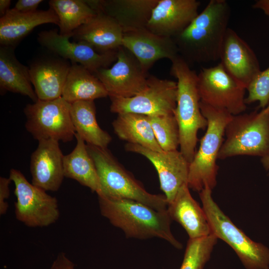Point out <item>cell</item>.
Returning a JSON list of instances; mask_svg holds the SVG:
<instances>
[{
    "label": "cell",
    "mask_w": 269,
    "mask_h": 269,
    "mask_svg": "<svg viewBox=\"0 0 269 269\" xmlns=\"http://www.w3.org/2000/svg\"><path fill=\"white\" fill-rule=\"evenodd\" d=\"M71 65L67 60L58 58L40 59L30 65V80L38 100L49 101L62 97Z\"/></svg>",
    "instance_id": "21"
},
{
    "label": "cell",
    "mask_w": 269,
    "mask_h": 269,
    "mask_svg": "<svg viewBox=\"0 0 269 269\" xmlns=\"http://www.w3.org/2000/svg\"><path fill=\"white\" fill-rule=\"evenodd\" d=\"M107 96L106 89L94 74L79 64L72 63L62 94L65 100L71 104Z\"/></svg>",
    "instance_id": "26"
},
{
    "label": "cell",
    "mask_w": 269,
    "mask_h": 269,
    "mask_svg": "<svg viewBox=\"0 0 269 269\" xmlns=\"http://www.w3.org/2000/svg\"><path fill=\"white\" fill-rule=\"evenodd\" d=\"M103 83L110 98H130L146 86L147 72L135 56L123 46L118 50L117 60L110 68L94 74Z\"/></svg>",
    "instance_id": "12"
},
{
    "label": "cell",
    "mask_w": 269,
    "mask_h": 269,
    "mask_svg": "<svg viewBox=\"0 0 269 269\" xmlns=\"http://www.w3.org/2000/svg\"><path fill=\"white\" fill-rule=\"evenodd\" d=\"M70 36L63 35L56 29L43 30L38 34L37 40L42 46L62 59L79 64L93 74L108 67L117 60L118 50L100 53L89 45L69 41Z\"/></svg>",
    "instance_id": "13"
},
{
    "label": "cell",
    "mask_w": 269,
    "mask_h": 269,
    "mask_svg": "<svg viewBox=\"0 0 269 269\" xmlns=\"http://www.w3.org/2000/svg\"><path fill=\"white\" fill-rule=\"evenodd\" d=\"M156 139L163 151L177 150L179 127L174 114L148 116Z\"/></svg>",
    "instance_id": "31"
},
{
    "label": "cell",
    "mask_w": 269,
    "mask_h": 269,
    "mask_svg": "<svg viewBox=\"0 0 269 269\" xmlns=\"http://www.w3.org/2000/svg\"><path fill=\"white\" fill-rule=\"evenodd\" d=\"M171 61L170 74L177 80L174 115L179 127L180 151L190 163L196 153L198 132L206 129L207 121L200 108L198 74L179 55Z\"/></svg>",
    "instance_id": "3"
},
{
    "label": "cell",
    "mask_w": 269,
    "mask_h": 269,
    "mask_svg": "<svg viewBox=\"0 0 269 269\" xmlns=\"http://www.w3.org/2000/svg\"><path fill=\"white\" fill-rule=\"evenodd\" d=\"M200 102L235 116L247 109V89L234 79L220 62L202 68L197 79Z\"/></svg>",
    "instance_id": "10"
},
{
    "label": "cell",
    "mask_w": 269,
    "mask_h": 269,
    "mask_svg": "<svg viewBox=\"0 0 269 269\" xmlns=\"http://www.w3.org/2000/svg\"><path fill=\"white\" fill-rule=\"evenodd\" d=\"M252 7L262 10L269 18V0H258L253 4Z\"/></svg>",
    "instance_id": "36"
},
{
    "label": "cell",
    "mask_w": 269,
    "mask_h": 269,
    "mask_svg": "<svg viewBox=\"0 0 269 269\" xmlns=\"http://www.w3.org/2000/svg\"><path fill=\"white\" fill-rule=\"evenodd\" d=\"M73 33L75 42L87 44L100 53L117 50L122 46L124 31L112 17L101 11Z\"/></svg>",
    "instance_id": "20"
},
{
    "label": "cell",
    "mask_w": 269,
    "mask_h": 269,
    "mask_svg": "<svg viewBox=\"0 0 269 269\" xmlns=\"http://www.w3.org/2000/svg\"><path fill=\"white\" fill-rule=\"evenodd\" d=\"M11 179L8 177H0V215H4L8 208V204L6 201L10 194L9 184L11 182Z\"/></svg>",
    "instance_id": "33"
},
{
    "label": "cell",
    "mask_w": 269,
    "mask_h": 269,
    "mask_svg": "<svg viewBox=\"0 0 269 269\" xmlns=\"http://www.w3.org/2000/svg\"><path fill=\"white\" fill-rule=\"evenodd\" d=\"M70 112L76 134L87 144L107 148L112 137L98 125L94 101H81L71 103Z\"/></svg>",
    "instance_id": "28"
},
{
    "label": "cell",
    "mask_w": 269,
    "mask_h": 269,
    "mask_svg": "<svg viewBox=\"0 0 269 269\" xmlns=\"http://www.w3.org/2000/svg\"><path fill=\"white\" fill-rule=\"evenodd\" d=\"M218 159L238 155L263 157L269 154V108L232 116L225 132Z\"/></svg>",
    "instance_id": "7"
},
{
    "label": "cell",
    "mask_w": 269,
    "mask_h": 269,
    "mask_svg": "<svg viewBox=\"0 0 269 269\" xmlns=\"http://www.w3.org/2000/svg\"><path fill=\"white\" fill-rule=\"evenodd\" d=\"M201 112L207 121L206 132L198 150L189 164L187 185L195 191L207 188L212 190L217 184V164L223 142L226 126L233 115L200 102Z\"/></svg>",
    "instance_id": "5"
},
{
    "label": "cell",
    "mask_w": 269,
    "mask_h": 269,
    "mask_svg": "<svg viewBox=\"0 0 269 269\" xmlns=\"http://www.w3.org/2000/svg\"><path fill=\"white\" fill-rule=\"evenodd\" d=\"M159 0H86L96 11L113 18L124 32L146 28L153 9Z\"/></svg>",
    "instance_id": "19"
},
{
    "label": "cell",
    "mask_w": 269,
    "mask_h": 269,
    "mask_svg": "<svg viewBox=\"0 0 269 269\" xmlns=\"http://www.w3.org/2000/svg\"><path fill=\"white\" fill-rule=\"evenodd\" d=\"M49 4L59 18V33L63 35L72 37L75 30L97 14L86 0H51Z\"/></svg>",
    "instance_id": "29"
},
{
    "label": "cell",
    "mask_w": 269,
    "mask_h": 269,
    "mask_svg": "<svg viewBox=\"0 0 269 269\" xmlns=\"http://www.w3.org/2000/svg\"><path fill=\"white\" fill-rule=\"evenodd\" d=\"M101 215L121 229L127 238L146 239L158 238L180 249L182 244L171 230L167 210H157L145 204L125 199H110L98 196Z\"/></svg>",
    "instance_id": "2"
},
{
    "label": "cell",
    "mask_w": 269,
    "mask_h": 269,
    "mask_svg": "<svg viewBox=\"0 0 269 269\" xmlns=\"http://www.w3.org/2000/svg\"><path fill=\"white\" fill-rule=\"evenodd\" d=\"M11 3L10 0H0V17L4 16L7 11L9 9V6Z\"/></svg>",
    "instance_id": "37"
},
{
    "label": "cell",
    "mask_w": 269,
    "mask_h": 269,
    "mask_svg": "<svg viewBox=\"0 0 269 269\" xmlns=\"http://www.w3.org/2000/svg\"><path fill=\"white\" fill-rule=\"evenodd\" d=\"M261 162L264 168L268 172L269 174V154L261 157Z\"/></svg>",
    "instance_id": "38"
},
{
    "label": "cell",
    "mask_w": 269,
    "mask_h": 269,
    "mask_svg": "<svg viewBox=\"0 0 269 269\" xmlns=\"http://www.w3.org/2000/svg\"><path fill=\"white\" fill-rule=\"evenodd\" d=\"M220 60L225 70L246 89L262 71L253 49L229 27L224 38Z\"/></svg>",
    "instance_id": "15"
},
{
    "label": "cell",
    "mask_w": 269,
    "mask_h": 269,
    "mask_svg": "<svg viewBox=\"0 0 269 269\" xmlns=\"http://www.w3.org/2000/svg\"><path fill=\"white\" fill-rule=\"evenodd\" d=\"M63 157L59 141L53 139L38 141L30 157L31 183L46 191H57L65 177Z\"/></svg>",
    "instance_id": "18"
},
{
    "label": "cell",
    "mask_w": 269,
    "mask_h": 269,
    "mask_svg": "<svg viewBox=\"0 0 269 269\" xmlns=\"http://www.w3.org/2000/svg\"><path fill=\"white\" fill-rule=\"evenodd\" d=\"M187 183L178 190L167 211L171 220L179 223L190 239L200 238L211 234L210 225L202 207L192 197Z\"/></svg>",
    "instance_id": "22"
},
{
    "label": "cell",
    "mask_w": 269,
    "mask_h": 269,
    "mask_svg": "<svg viewBox=\"0 0 269 269\" xmlns=\"http://www.w3.org/2000/svg\"><path fill=\"white\" fill-rule=\"evenodd\" d=\"M125 147L127 151L143 155L152 163L168 204L173 201L179 188L187 184L190 163L180 150L156 151L129 143Z\"/></svg>",
    "instance_id": "14"
},
{
    "label": "cell",
    "mask_w": 269,
    "mask_h": 269,
    "mask_svg": "<svg viewBox=\"0 0 269 269\" xmlns=\"http://www.w3.org/2000/svg\"><path fill=\"white\" fill-rule=\"evenodd\" d=\"M122 46L130 51L147 72L161 59L172 60L179 54L173 38L159 36L146 28L124 32Z\"/></svg>",
    "instance_id": "17"
},
{
    "label": "cell",
    "mask_w": 269,
    "mask_h": 269,
    "mask_svg": "<svg viewBox=\"0 0 269 269\" xmlns=\"http://www.w3.org/2000/svg\"><path fill=\"white\" fill-rule=\"evenodd\" d=\"M14 47H0V88L28 97L34 102L38 98L32 87L29 68L16 58Z\"/></svg>",
    "instance_id": "24"
},
{
    "label": "cell",
    "mask_w": 269,
    "mask_h": 269,
    "mask_svg": "<svg viewBox=\"0 0 269 269\" xmlns=\"http://www.w3.org/2000/svg\"><path fill=\"white\" fill-rule=\"evenodd\" d=\"M112 126L116 135L128 143L154 151H163L156 139L148 116L131 113L119 114Z\"/></svg>",
    "instance_id": "27"
},
{
    "label": "cell",
    "mask_w": 269,
    "mask_h": 269,
    "mask_svg": "<svg viewBox=\"0 0 269 269\" xmlns=\"http://www.w3.org/2000/svg\"><path fill=\"white\" fill-rule=\"evenodd\" d=\"M50 269H75V265L65 253L61 252L53 261Z\"/></svg>",
    "instance_id": "35"
},
{
    "label": "cell",
    "mask_w": 269,
    "mask_h": 269,
    "mask_svg": "<svg viewBox=\"0 0 269 269\" xmlns=\"http://www.w3.org/2000/svg\"><path fill=\"white\" fill-rule=\"evenodd\" d=\"M231 15L225 0H210L182 32L173 38L179 55L188 64L220 60Z\"/></svg>",
    "instance_id": "1"
},
{
    "label": "cell",
    "mask_w": 269,
    "mask_h": 269,
    "mask_svg": "<svg viewBox=\"0 0 269 269\" xmlns=\"http://www.w3.org/2000/svg\"><path fill=\"white\" fill-rule=\"evenodd\" d=\"M42 0H18L14 8L22 12H30L37 10Z\"/></svg>",
    "instance_id": "34"
},
{
    "label": "cell",
    "mask_w": 269,
    "mask_h": 269,
    "mask_svg": "<svg viewBox=\"0 0 269 269\" xmlns=\"http://www.w3.org/2000/svg\"><path fill=\"white\" fill-rule=\"evenodd\" d=\"M70 110L71 103L62 97L49 101L38 100L24 109L25 127L38 141H71L76 133Z\"/></svg>",
    "instance_id": "8"
},
{
    "label": "cell",
    "mask_w": 269,
    "mask_h": 269,
    "mask_svg": "<svg viewBox=\"0 0 269 269\" xmlns=\"http://www.w3.org/2000/svg\"><path fill=\"white\" fill-rule=\"evenodd\" d=\"M177 82L148 76L146 87L130 98L111 97L110 111L117 114L135 113L147 116L174 114Z\"/></svg>",
    "instance_id": "11"
},
{
    "label": "cell",
    "mask_w": 269,
    "mask_h": 269,
    "mask_svg": "<svg viewBox=\"0 0 269 269\" xmlns=\"http://www.w3.org/2000/svg\"><path fill=\"white\" fill-rule=\"evenodd\" d=\"M200 5L196 0H159L146 28L158 35L173 38L198 15Z\"/></svg>",
    "instance_id": "16"
},
{
    "label": "cell",
    "mask_w": 269,
    "mask_h": 269,
    "mask_svg": "<svg viewBox=\"0 0 269 269\" xmlns=\"http://www.w3.org/2000/svg\"><path fill=\"white\" fill-rule=\"evenodd\" d=\"M9 178L14 184V213L18 221L36 228L49 226L58 220L60 211L56 197L30 183L19 170L10 169Z\"/></svg>",
    "instance_id": "9"
},
{
    "label": "cell",
    "mask_w": 269,
    "mask_h": 269,
    "mask_svg": "<svg viewBox=\"0 0 269 269\" xmlns=\"http://www.w3.org/2000/svg\"><path fill=\"white\" fill-rule=\"evenodd\" d=\"M75 137L76 146L70 153L64 155V176L77 181L99 195L101 193V187L94 161L85 141L76 133Z\"/></svg>",
    "instance_id": "25"
},
{
    "label": "cell",
    "mask_w": 269,
    "mask_h": 269,
    "mask_svg": "<svg viewBox=\"0 0 269 269\" xmlns=\"http://www.w3.org/2000/svg\"><path fill=\"white\" fill-rule=\"evenodd\" d=\"M99 178L101 193L98 196L110 199H125L145 204L157 210H165L166 197L147 192L114 157L107 148L86 144Z\"/></svg>",
    "instance_id": "4"
},
{
    "label": "cell",
    "mask_w": 269,
    "mask_h": 269,
    "mask_svg": "<svg viewBox=\"0 0 269 269\" xmlns=\"http://www.w3.org/2000/svg\"><path fill=\"white\" fill-rule=\"evenodd\" d=\"M59 25V18L51 8L22 12L9 9L0 18V46L14 47L35 27L45 23Z\"/></svg>",
    "instance_id": "23"
},
{
    "label": "cell",
    "mask_w": 269,
    "mask_h": 269,
    "mask_svg": "<svg viewBox=\"0 0 269 269\" xmlns=\"http://www.w3.org/2000/svg\"><path fill=\"white\" fill-rule=\"evenodd\" d=\"M217 240L212 233L200 238L189 239L180 269H203Z\"/></svg>",
    "instance_id": "30"
},
{
    "label": "cell",
    "mask_w": 269,
    "mask_h": 269,
    "mask_svg": "<svg viewBox=\"0 0 269 269\" xmlns=\"http://www.w3.org/2000/svg\"><path fill=\"white\" fill-rule=\"evenodd\" d=\"M199 197L211 233L234 250L246 269H269V248L253 241L233 223L213 200L212 190L203 189Z\"/></svg>",
    "instance_id": "6"
},
{
    "label": "cell",
    "mask_w": 269,
    "mask_h": 269,
    "mask_svg": "<svg viewBox=\"0 0 269 269\" xmlns=\"http://www.w3.org/2000/svg\"><path fill=\"white\" fill-rule=\"evenodd\" d=\"M268 107H269V105H268Z\"/></svg>",
    "instance_id": "39"
},
{
    "label": "cell",
    "mask_w": 269,
    "mask_h": 269,
    "mask_svg": "<svg viewBox=\"0 0 269 269\" xmlns=\"http://www.w3.org/2000/svg\"><path fill=\"white\" fill-rule=\"evenodd\" d=\"M246 104L258 102L259 107L264 109L269 104V66L261 71L247 89Z\"/></svg>",
    "instance_id": "32"
}]
</instances>
